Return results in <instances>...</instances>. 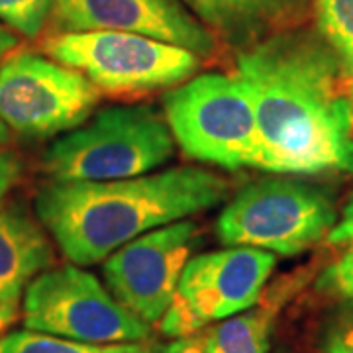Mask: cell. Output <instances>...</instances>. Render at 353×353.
I'll list each match as a JSON object with an SVG mask.
<instances>
[{
    "label": "cell",
    "mask_w": 353,
    "mask_h": 353,
    "mask_svg": "<svg viewBox=\"0 0 353 353\" xmlns=\"http://www.w3.org/2000/svg\"><path fill=\"white\" fill-rule=\"evenodd\" d=\"M24 163L14 152L0 150V204L8 196V192L20 183Z\"/></svg>",
    "instance_id": "cell-20"
},
{
    "label": "cell",
    "mask_w": 353,
    "mask_h": 353,
    "mask_svg": "<svg viewBox=\"0 0 353 353\" xmlns=\"http://www.w3.org/2000/svg\"><path fill=\"white\" fill-rule=\"evenodd\" d=\"M316 279V290L334 301L353 299V241Z\"/></svg>",
    "instance_id": "cell-19"
},
{
    "label": "cell",
    "mask_w": 353,
    "mask_h": 353,
    "mask_svg": "<svg viewBox=\"0 0 353 353\" xmlns=\"http://www.w3.org/2000/svg\"><path fill=\"white\" fill-rule=\"evenodd\" d=\"M236 75L259 128L261 171L353 175V97L316 28H290L240 50Z\"/></svg>",
    "instance_id": "cell-1"
},
{
    "label": "cell",
    "mask_w": 353,
    "mask_h": 353,
    "mask_svg": "<svg viewBox=\"0 0 353 353\" xmlns=\"http://www.w3.org/2000/svg\"><path fill=\"white\" fill-rule=\"evenodd\" d=\"M275 265V253L245 245L190 257L175 299L159 320L161 332L169 338H187L212 322L250 310L261 301Z\"/></svg>",
    "instance_id": "cell-8"
},
{
    "label": "cell",
    "mask_w": 353,
    "mask_h": 353,
    "mask_svg": "<svg viewBox=\"0 0 353 353\" xmlns=\"http://www.w3.org/2000/svg\"><path fill=\"white\" fill-rule=\"evenodd\" d=\"M159 353H208L204 345V336H187V338H176L169 345H165Z\"/></svg>",
    "instance_id": "cell-22"
},
{
    "label": "cell",
    "mask_w": 353,
    "mask_h": 353,
    "mask_svg": "<svg viewBox=\"0 0 353 353\" xmlns=\"http://www.w3.org/2000/svg\"><path fill=\"white\" fill-rule=\"evenodd\" d=\"M196 241L199 226L189 218L128 241L104 259L108 290L143 322H159L175 299Z\"/></svg>",
    "instance_id": "cell-10"
},
{
    "label": "cell",
    "mask_w": 353,
    "mask_h": 353,
    "mask_svg": "<svg viewBox=\"0 0 353 353\" xmlns=\"http://www.w3.org/2000/svg\"><path fill=\"white\" fill-rule=\"evenodd\" d=\"M316 32L328 43L343 81L353 85V0H312Z\"/></svg>",
    "instance_id": "cell-15"
},
{
    "label": "cell",
    "mask_w": 353,
    "mask_h": 353,
    "mask_svg": "<svg viewBox=\"0 0 353 353\" xmlns=\"http://www.w3.org/2000/svg\"><path fill=\"white\" fill-rule=\"evenodd\" d=\"M216 39L245 50L273 34L299 28L312 0H181Z\"/></svg>",
    "instance_id": "cell-12"
},
{
    "label": "cell",
    "mask_w": 353,
    "mask_h": 353,
    "mask_svg": "<svg viewBox=\"0 0 353 353\" xmlns=\"http://www.w3.org/2000/svg\"><path fill=\"white\" fill-rule=\"evenodd\" d=\"M165 122L183 153L206 165L261 169L253 102L236 73L190 77L163 94Z\"/></svg>",
    "instance_id": "cell-4"
},
{
    "label": "cell",
    "mask_w": 353,
    "mask_h": 353,
    "mask_svg": "<svg viewBox=\"0 0 353 353\" xmlns=\"http://www.w3.org/2000/svg\"><path fill=\"white\" fill-rule=\"evenodd\" d=\"M312 353H353V299L336 301L318 320Z\"/></svg>",
    "instance_id": "cell-17"
},
{
    "label": "cell",
    "mask_w": 353,
    "mask_h": 353,
    "mask_svg": "<svg viewBox=\"0 0 353 353\" xmlns=\"http://www.w3.org/2000/svg\"><path fill=\"white\" fill-rule=\"evenodd\" d=\"M326 241L332 248H343L353 241V199L343 206L340 220L328 232Z\"/></svg>",
    "instance_id": "cell-21"
},
{
    "label": "cell",
    "mask_w": 353,
    "mask_h": 353,
    "mask_svg": "<svg viewBox=\"0 0 353 353\" xmlns=\"http://www.w3.org/2000/svg\"><path fill=\"white\" fill-rule=\"evenodd\" d=\"M53 61L87 77L102 92L132 94L175 87L201 69V55L126 32H61L43 41Z\"/></svg>",
    "instance_id": "cell-6"
},
{
    "label": "cell",
    "mask_w": 353,
    "mask_h": 353,
    "mask_svg": "<svg viewBox=\"0 0 353 353\" xmlns=\"http://www.w3.org/2000/svg\"><path fill=\"white\" fill-rule=\"evenodd\" d=\"M10 128L6 126L4 122H0V148H4V145H8L10 143Z\"/></svg>",
    "instance_id": "cell-24"
},
{
    "label": "cell",
    "mask_w": 353,
    "mask_h": 353,
    "mask_svg": "<svg viewBox=\"0 0 353 353\" xmlns=\"http://www.w3.org/2000/svg\"><path fill=\"white\" fill-rule=\"evenodd\" d=\"M101 90L71 67L32 51L0 65V122L26 138H51L87 122Z\"/></svg>",
    "instance_id": "cell-9"
},
{
    "label": "cell",
    "mask_w": 353,
    "mask_h": 353,
    "mask_svg": "<svg viewBox=\"0 0 353 353\" xmlns=\"http://www.w3.org/2000/svg\"><path fill=\"white\" fill-rule=\"evenodd\" d=\"M10 322H12V318L0 308V324H2V326H6V324H10Z\"/></svg>",
    "instance_id": "cell-25"
},
{
    "label": "cell",
    "mask_w": 353,
    "mask_h": 353,
    "mask_svg": "<svg viewBox=\"0 0 353 353\" xmlns=\"http://www.w3.org/2000/svg\"><path fill=\"white\" fill-rule=\"evenodd\" d=\"M53 261L50 240L32 216L0 204V308L14 320L26 287Z\"/></svg>",
    "instance_id": "cell-13"
},
{
    "label": "cell",
    "mask_w": 353,
    "mask_h": 353,
    "mask_svg": "<svg viewBox=\"0 0 353 353\" xmlns=\"http://www.w3.org/2000/svg\"><path fill=\"white\" fill-rule=\"evenodd\" d=\"M2 328H4V326H2V324H0V330H2Z\"/></svg>",
    "instance_id": "cell-27"
},
{
    "label": "cell",
    "mask_w": 353,
    "mask_h": 353,
    "mask_svg": "<svg viewBox=\"0 0 353 353\" xmlns=\"http://www.w3.org/2000/svg\"><path fill=\"white\" fill-rule=\"evenodd\" d=\"M226 179L204 167H171L120 181H50L36 214L73 265L104 261L128 241L228 201Z\"/></svg>",
    "instance_id": "cell-2"
},
{
    "label": "cell",
    "mask_w": 353,
    "mask_h": 353,
    "mask_svg": "<svg viewBox=\"0 0 353 353\" xmlns=\"http://www.w3.org/2000/svg\"><path fill=\"white\" fill-rule=\"evenodd\" d=\"M0 353H155L145 341L87 343L50 336L32 330H18L0 338Z\"/></svg>",
    "instance_id": "cell-16"
},
{
    "label": "cell",
    "mask_w": 353,
    "mask_h": 353,
    "mask_svg": "<svg viewBox=\"0 0 353 353\" xmlns=\"http://www.w3.org/2000/svg\"><path fill=\"white\" fill-rule=\"evenodd\" d=\"M51 8L53 0H0V22L26 38H38Z\"/></svg>",
    "instance_id": "cell-18"
},
{
    "label": "cell",
    "mask_w": 353,
    "mask_h": 353,
    "mask_svg": "<svg viewBox=\"0 0 353 353\" xmlns=\"http://www.w3.org/2000/svg\"><path fill=\"white\" fill-rule=\"evenodd\" d=\"M16 48H18V36L10 28L0 24V65L6 61L10 51H14Z\"/></svg>",
    "instance_id": "cell-23"
},
{
    "label": "cell",
    "mask_w": 353,
    "mask_h": 353,
    "mask_svg": "<svg viewBox=\"0 0 353 353\" xmlns=\"http://www.w3.org/2000/svg\"><path fill=\"white\" fill-rule=\"evenodd\" d=\"M350 88H352V97H353V85H352V87H350Z\"/></svg>",
    "instance_id": "cell-26"
},
{
    "label": "cell",
    "mask_w": 353,
    "mask_h": 353,
    "mask_svg": "<svg viewBox=\"0 0 353 353\" xmlns=\"http://www.w3.org/2000/svg\"><path fill=\"white\" fill-rule=\"evenodd\" d=\"M336 222V201L326 187L275 175L248 183L228 201L216 220V236L224 245L290 257L326 240Z\"/></svg>",
    "instance_id": "cell-5"
},
{
    "label": "cell",
    "mask_w": 353,
    "mask_h": 353,
    "mask_svg": "<svg viewBox=\"0 0 353 353\" xmlns=\"http://www.w3.org/2000/svg\"><path fill=\"white\" fill-rule=\"evenodd\" d=\"M24 326L87 343L148 341L150 324L114 299L79 265L39 273L24 290Z\"/></svg>",
    "instance_id": "cell-7"
},
{
    "label": "cell",
    "mask_w": 353,
    "mask_h": 353,
    "mask_svg": "<svg viewBox=\"0 0 353 353\" xmlns=\"http://www.w3.org/2000/svg\"><path fill=\"white\" fill-rule=\"evenodd\" d=\"M292 285L263 306H253L245 312L222 320L206 330L204 345L208 353H269L271 334L275 328L279 310L290 294Z\"/></svg>",
    "instance_id": "cell-14"
},
{
    "label": "cell",
    "mask_w": 353,
    "mask_h": 353,
    "mask_svg": "<svg viewBox=\"0 0 353 353\" xmlns=\"http://www.w3.org/2000/svg\"><path fill=\"white\" fill-rule=\"evenodd\" d=\"M175 155L165 118L150 104H122L97 112L55 139L41 167L51 181H120L153 173Z\"/></svg>",
    "instance_id": "cell-3"
},
{
    "label": "cell",
    "mask_w": 353,
    "mask_h": 353,
    "mask_svg": "<svg viewBox=\"0 0 353 353\" xmlns=\"http://www.w3.org/2000/svg\"><path fill=\"white\" fill-rule=\"evenodd\" d=\"M51 14L65 32H126L181 46L201 57L216 38L181 0H53Z\"/></svg>",
    "instance_id": "cell-11"
}]
</instances>
